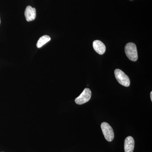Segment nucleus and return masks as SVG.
I'll list each match as a JSON object with an SVG mask.
<instances>
[{
  "label": "nucleus",
  "instance_id": "nucleus-11",
  "mask_svg": "<svg viewBox=\"0 0 152 152\" xmlns=\"http://www.w3.org/2000/svg\"></svg>",
  "mask_w": 152,
  "mask_h": 152
},
{
  "label": "nucleus",
  "instance_id": "nucleus-9",
  "mask_svg": "<svg viewBox=\"0 0 152 152\" xmlns=\"http://www.w3.org/2000/svg\"><path fill=\"white\" fill-rule=\"evenodd\" d=\"M150 95H151V101H152V92H151V94H150Z\"/></svg>",
  "mask_w": 152,
  "mask_h": 152
},
{
  "label": "nucleus",
  "instance_id": "nucleus-2",
  "mask_svg": "<svg viewBox=\"0 0 152 152\" xmlns=\"http://www.w3.org/2000/svg\"><path fill=\"white\" fill-rule=\"evenodd\" d=\"M115 77L120 84L125 87L129 86L130 80L129 77L122 71L116 69L115 71Z\"/></svg>",
  "mask_w": 152,
  "mask_h": 152
},
{
  "label": "nucleus",
  "instance_id": "nucleus-1",
  "mask_svg": "<svg viewBox=\"0 0 152 152\" xmlns=\"http://www.w3.org/2000/svg\"><path fill=\"white\" fill-rule=\"evenodd\" d=\"M125 51L127 57L132 61H136L138 59V53L136 45L133 43H129L126 45Z\"/></svg>",
  "mask_w": 152,
  "mask_h": 152
},
{
  "label": "nucleus",
  "instance_id": "nucleus-4",
  "mask_svg": "<svg viewBox=\"0 0 152 152\" xmlns=\"http://www.w3.org/2000/svg\"><path fill=\"white\" fill-rule=\"evenodd\" d=\"M91 91L90 89L86 88L82 94L78 97L76 98L75 102L79 105L86 103L91 99Z\"/></svg>",
  "mask_w": 152,
  "mask_h": 152
},
{
  "label": "nucleus",
  "instance_id": "nucleus-8",
  "mask_svg": "<svg viewBox=\"0 0 152 152\" xmlns=\"http://www.w3.org/2000/svg\"><path fill=\"white\" fill-rule=\"evenodd\" d=\"M51 38L48 36L44 35L39 38L37 44V46L38 48H41L45 44L50 40Z\"/></svg>",
  "mask_w": 152,
  "mask_h": 152
},
{
  "label": "nucleus",
  "instance_id": "nucleus-5",
  "mask_svg": "<svg viewBox=\"0 0 152 152\" xmlns=\"http://www.w3.org/2000/svg\"><path fill=\"white\" fill-rule=\"evenodd\" d=\"M25 16L26 20L28 22L31 21L36 18V10L34 8L28 6L25 11Z\"/></svg>",
  "mask_w": 152,
  "mask_h": 152
},
{
  "label": "nucleus",
  "instance_id": "nucleus-6",
  "mask_svg": "<svg viewBox=\"0 0 152 152\" xmlns=\"http://www.w3.org/2000/svg\"><path fill=\"white\" fill-rule=\"evenodd\" d=\"M134 140L132 137L129 136L124 141L125 152H133L134 148Z\"/></svg>",
  "mask_w": 152,
  "mask_h": 152
},
{
  "label": "nucleus",
  "instance_id": "nucleus-7",
  "mask_svg": "<svg viewBox=\"0 0 152 152\" xmlns=\"http://www.w3.org/2000/svg\"><path fill=\"white\" fill-rule=\"evenodd\" d=\"M93 48L95 51L99 55H103L106 51V47L103 43L99 40H95L93 42Z\"/></svg>",
  "mask_w": 152,
  "mask_h": 152
},
{
  "label": "nucleus",
  "instance_id": "nucleus-3",
  "mask_svg": "<svg viewBox=\"0 0 152 152\" xmlns=\"http://www.w3.org/2000/svg\"><path fill=\"white\" fill-rule=\"evenodd\" d=\"M104 137L107 141L112 142L114 138V133L113 128L107 123H102L101 126Z\"/></svg>",
  "mask_w": 152,
  "mask_h": 152
},
{
  "label": "nucleus",
  "instance_id": "nucleus-10",
  "mask_svg": "<svg viewBox=\"0 0 152 152\" xmlns=\"http://www.w3.org/2000/svg\"><path fill=\"white\" fill-rule=\"evenodd\" d=\"M0 23H1V20H0Z\"/></svg>",
  "mask_w": 152,
  "mask_h": 152
}]
</instances>
